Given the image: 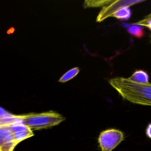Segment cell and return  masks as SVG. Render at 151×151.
Instances as JSON below:
<instances>
[{
  "instance_id": "cell-1",
  "label": "cell",
  "mask_w": 151,
  "mask_h": 151,
  "mask_svg": "<svg viewBox=\"0 0 151 151\" xmlns=\"http://www.w3.org/2000/svg\"><path fill=\"white\" fill-rule=\"evenodd\" d=\"M109 83L123 99L136 104L151 106V83H136L122 77L111 78Z\"/></svg>"
},
{
  "instance_id": "cell-2",
  "label": "cell",
  "mask_w": 151,
  "mask_h": 151,
  "mask_svg": "<svg viewBox=\"0 0 151 151\" xmlns=\"http://www.w3.org/2000/svg\"><path fill=\"white\" fill-rule=\"evenodd\" d=\"M24 124L31 130H40L57 126L65 120V118L61 114L48 111L40 113L20 114Z\"/></svg>"
},
{
  "instance_id": "cell-3",
  "label": "cell",
  "mask_w": 151,
  "mask_h": 151,
  "mask_svg": "<svg viewBox=\"0 0 151 151\" xmlns=\"http://www.w3.org/2000/svg\"><path fill=\"white\" fill-rule=\"evenodd\" d=\"M123 140L124 134L122 131L109 129L100 133L98 142L101 151H112Z\"/></svg>"
},
{
  "instance_id": "cell-4",
  "label": "cell",
  "mask_w": 151,
  "mask_h": 151,
  "mask_svg": "<svg viewBox=\"0 0 151 151\" xmlns=\"http://www.w3.org/2000/svg\"><path fill=\"white\" fill-rule=\"evenodd\" d=\"M143 2V1L113 0L112 2H110L109 4L102 8L96 17V21L97 22H100L105 20L107 18L111 17L115 12L123 7H130L131 6L136 5Z\"/></svg>"
},
{
  "instance_id": "cell-5",
  "label": "cell",
  "mask_w": 151,
  "mask_h": 151,
  "mask_svg": "<svg viewBox=\"0 0 151 151\" xmlns=\"http://www.w3.org/2000/svg\"><path fill=\"white\" fill-rule=\"evenodd\" d=\"M17 144L9 126H0V151H13Z\"/></svg>"
},
{
  "instance_id": "cell-6",
  "label": "cell",
  "mask_w": 151,
  "mask_h": 151,
  "mask_svg": "<svg viewBox=\"0 0 151 151\" xmlns=\"http://www.w3.org/2000/svg\"><path fill=\"white\" fill-rule=\"evenodd\" d=\"M9 126L12 131L15 139L18 144L21 141L34 136L32 130L22 122L21 115H19V117L18 119Z\"/></svg>"
},
{
  "instance_id": "cell-7",
  "label": "cell",
  "mask_w": 151,
  "mask_h": 151,
  "mask_svg": "<svg viewBox=\"0 0 151 151\" xmlns=\"http://www.w3.org/2000/svg\"><path fill=\"white\" fill-rule=\"evenodd\" d=\"M130 81L139 84H147L149 83L148 74L143 70H136L128 78Z\"/></svg>"
},
{
  "instance_id": "cell-8",
  "label": "cell",
  "mask_w": 151,
  "mask_h": 151,
  "mask_svg": "<svg viewBox=\"0 0 151 151\" xmlns=\"http://www.w3.org/2000/svg\"><path fill=\"white\" fill-rule=\"evenodd\" d=\"M132 12L130 9V7L126 6L123 7L116 12H115L111 17H114L118 19H123L127 20L131 17Z\"/></svg>"
},
{
  "instance_id": "cell-9",
  "label": "cell",
  "mask_w": 151,
  "mask_h": 151,
  "mask_svg": "<svg viewBox=\"0 0 151 151\" xmlns=\"http://www.w3.org/2000/svg\"><path fill=\"white\" fill-rule=\"evenodd\" d=\"M80 72V68L78 67H74L69 70H68L65 73H64L58 80L60 83H65L73 78H74Z\"/></svg>"
},
{
  "instance_id": "cell-10",
  "label": "cell",
  "mask_w": 151,
  "mask_h": 151,
  "mask_svg": "<svg viewBox=\"0 0 151 151\" xmlns=\"http://www.w3.org/2000/svg\"><path fill=\"white\" fill-rule=\"evenodd\" d=\"M113 0H87L85 1L83 3V7L84 8H90V7H99V6H104Z\"/></svg>"
},
{
  "instance_id": "cell-11",
  "label": "cell",
  "mask_w": 151,
  "mask_h": 151,
  "mask_svg": "<svg viewBox=\"0 0 151 151\" xmlns=\"http://www.w3.org/2000/svg\"><path fill=\"white\" fill-rule=\"evenodd\" d=\"M127 32L129 34L137 38H141L144 35L143 28L139 25H133L127 28Z\"/></svg>"
},
{
  "instance_id": "cell-12",
  "label": "cell",
  "mask_w": 151,
  "mask_h": 151,
  "mask_svg": "<svg viewBox=\"0 0 151 151\" xmlns=\"http://www.w3.org/2000/svg\"><path fill=\"white\" fill-rule=\"evenodd\" d=\"M19 117V115L15 114L14 116L8 118H4L0 119V126H6V125H9L13 122H14L17 119H18Z\"/></svg>"
},
{
  "instance_id": "cell-13",
  "label": "cell",
  "mask_w": 151,
  "mask_h": 151,
  "mask_svg": "<svg viewBox=\"0 0 151 151\" xmlns=\"http://www.w3.org/2000/svg\"><path fill=\"white\" fill-rule=\"evenodd\" d=\"M133 25H139L142 27H145L151 30V18H147L144 17L141 20L133 23Z\"/></svg>"
},
{
  "instance_id": "cell-14",
  "label": "cell",
  "mask_w": 151,
  "mask_h": 151,
  "mask_svg": "<svg viewBox=\"0 0 151 151\" xmlns=\"http://www.w3.org/2000/svg\"><path fill=\"white\" fill-rule=\"evenodd\" d=\"M15 114H13L8 111H7L6 110H5L4 108L0 107V119H4V118H8L14 116Z\"/></svg>"
},
{
  "instance_id": "cell-15",
  "label": "cell",
  "mask_w": 151,
  "mask_h": 151,
  "mask_svg": "<svg viewBox=\"0 0 151 151\" xmlns=\"http://www.w3.org/2000/svg\"><path fill=\"white\" fill-rule=\"evenodd\" d=\"M146 136L151 139V123H149L147 127H146Z\"/></svg>"
},
{
  "instance_id": "cell-16",
  "label": "cell",
  "mask_w": 151,
  "mask_h": 151,
  "mask_svg": "<svg viewBox=\"0 0 151 151\" xmlns=\"http://www.w3.org/2000/svg\"><path fill=\"white\" fill-rule=\"evenodd\" d=\"M145 18H151V13H150L149 14L145 16Z\"/></svg>"
},
{
  "instance_id": "cell-17",
  "label": "cell",
  "mask_w": 151,
  "mask_h": 151,
  "mask_svg": "<svg viewBox=\"0 0 151 151\" xmlns=\"http://www.w3.org/2000/svg\"><path fill=\"white\" fill-rule=\"evenodd\" d=\"M150 42H151V35H150Z\"/></svg>"
}]
</instances>
